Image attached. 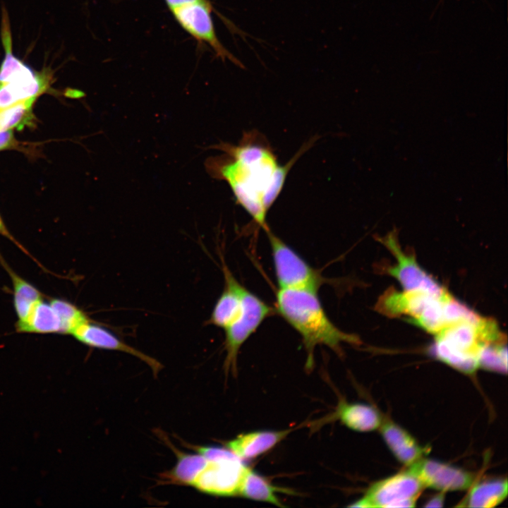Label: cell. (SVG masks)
<instances>
[{
    "label": "cell",
    "mask_w": 508,
    "mask_h": 508,
    "mask_svg": "<svg viewBox=\"0 0 508 508\" xmlns=\"http://www.w3.org/2000/svg\"><path fill=\"white\" fill-rule=\"evenodd\" d=\"M254 132L244 135L238 145L221 143L214 147L224 155L210 157L205 162L209 174L230 186L238 204L265 231L267 211L281 193L289 171L311 145L302 147L289 162L280 166L271 148L257 141Z\"/></svg>",
    "instance_id": "cell-1"
},
{
    "label": "cell",
    "mask_w": 508,
    "mask_h": 508,
    "mask_svg": "<svg viewBox=\"0 0 508 508\" xmlns=\"http://www.w3.org/2000/svg\"><path fill=\"white\" fill-rule=\"evenodd\" d=\"M274 310L301 337L307 353L306 368L309 370L313 367L316 346H326L340 355L343 343L359 342L356 335L343 332L329 320L318 292L279 289Z\"/></svg>",
    "instance_id": "cell-2"
},
{
    "label": "cell",
    "mask_w": 508,
    "mask_h": 508,
    "mask_svg": "<svg viewBox=\"0 0 508 508\" xmlns=\"http://www.w3.org/2000/svg\"><path fill=\"white\" fill-rule=\"evenodd\" d=\"M435 335V356L467 374L479 368L480 354L487 344L504 338L495 322L476 313L449 323Z\"/></svg>",
    "instance_id": "cell-3"
},
{
    "label": "cell",
    "mask_w": 508,
    "mask_h": 508,
    "mask_svg": "<svg viewBox=\"0 0 508 508\" xmlns=\"http://www.w3.org/2000/svg\"><path fill=\"white\" fill-rule=\"evenodd\" d=\"M205 457V462L190 486L198 491L218 497L238 495L247 466L226 447H194Z\"/></svg>",
    "instance_id": "cell-4"
},
{
    "label": "cell",
    "mask_w": 508,
    "mask_h": 508,
    "mask_svg": "<svg viewBox=\"0 0 508 508\" xmlns=\"http://www.w3.org/2000/svg\"><path fill=\"white\" fill-rule=\"evenodd\" d=\"M272 251L279 289L318 292L325 279L270 229L266 231Z\"/></svg>",
    "instance_id": "cell-5"
},
{
    "label": "cell",
    "mask_w": 508,
    "mask_h": 508,
    "mask_svg": "<svg viewBox=\"0 0 508 508\" xmlns=\"http://www.w3.org/2000/svg\"><path fill=\"white\" fill-rule=\"evenodd\" d=\"M274 311L258 296L244 289L241 312L236 320L224 329L226 357L224 368L226 375L229 373L234 375L236 374L237 358L241 346Z\"/></svg>",
    "instance_id": "cell-6"
},
{
    "label": "cell",
    "mask_w": 508,
    "mask_h": 508,
    "mask_svg": "<svg viewBox=\"0 0 508 508\" xmlns=\"http://www.w3.org/2000/svg\"><path fill=\"white\" fill-rule=\"evenodd\" d=\"M425 488L409 469L372 485L356 507H413Z\"/></svg>",
    "instance_id": "cell-7"
},
{
    "label": "cell",
    "mask_w": 508,
    "mask_h": 508,
    "mask_svg": "<svg viewBox=\"0 0 508 508\" xmlns=\"http://www.w3.org/2000/svg\"><path fill=\"white\" fill-rule=\"evenodd\" d=\"M209 0L192 2L170 10L176 21L193 38L210 46L222 61L229 60L243 67L242 63L219 41L212 18Z\"/></svg>",
    "instance_id": "cell-8"
},
{
    "label": "cell",
    "mask_w": 508,
    "mask_h": 508,
    "mask_svg": "<svg viewBox=\"0 0 508 508\" xmlns=\"http://www.w3.org/2000/svg\"><path fill=\"white\" fill-rule=\"evenodd\" d=\"M379 239L397 258V263L389 268L388 272L400 282L405 291L425 290L437 295L447 292L444 287L421 268L412 254H407L402 250L398 243L395 229Z\"/></svg>",
    "instance_id": "cell-9"
},
{
    "label": "cell",
    "mask_w": 508,
    "mask_h": 508,
    "mask_svg": "<svg viewBox=\"0 0 508 508\" xmlns=\"http://www.w3.org/2000/svg\"><path fill=\"white\" fill-rule=\"evenodd\" d=\"M424 488L440 492L459 491L473 485L472 474L461 468L423 457L408 468Z\"/></svg>",
    "instance_id": "cell-10"
},
{
    "label": "cell",
    "mask_w": 508,
    "mask_h": 508,
    "mask_svg": "<svg viewBox=\"0 0 508 508\" xmlns=\"http://www.w3.org/2000/svg\"><path fill=\"white\" fill-rule=\"evenodd\" d=\"M71 335L90 347L131 354L145 363L151 368L154 375H157L163 368L159 361L125 343L111 332L91 322L90 320L79 325Z\"/></svg>",
    "instance_id": "cell-11"
},
{
    "label": "cell",
    "mask_w": 508,
    "mask_h": 508,
    "mask_svg": "<svg viewBox=\"0 0 508 508\" xmlns=\"http://www.w3.org/2000/svg\"><path fill=\"white\" fill-rule=\"evenodd\" d=\"M224 289L217 301L207 323L225 329L238 317L242 309V298L246 289L223 263Z\"/></svg>",
    "instance_id": "cell-12"
},
{
    "label": "cell",
    "mask_w": 508,
    "mask_h": 508,
    "mask_svg": "<svg viewBox=\"0 0 508 508\" xmlns=\"http://www.w3.org/2000/svg\"><path fill=\"white\" fill-rule=\"evenodd\" d=\"M292 429L257 430L243 433L226 442L225 447L242 460L256 458L286 437Z\"/></svg>",
    "instance_id": "cell-13"
},
{
    "label": "cell",
    "mask_w": 508,
    "mask_h": 508,
    "mask_svg": "<svg viewBox=\"0 0 508 508\" xmlns=\"http://www.w3.org/2000/svg\"><path fill=\"white\" fill-rule=\"evenodd\" d=\"M379 428L386 445L401 464L409 467L423 457L425 448L398 424L382 421Z\"/></svg>",
    "instance_id": "cell-14"
},
{
    "label": "cell",
    "mask_w": 508,
    "mask_h": 508,
    "mask_svg": "<svg viewBox=\"0 0 508 508\" xmlns=\"http://www.w3.org/2000/svg\"><path fill=\"white\" fill-rule=\"evenodd\" d=\"M332 418L338 419L347 428L358 432H370L378 429L382 419L373 406L362 403L339 401Z\"/></svg>",
    "instance_id": "cell-15"
},
{
    "label": "cell",
    "mask_w": 508,
    "mask_h": 508,
    "mask_svg": "<svg viewBox=\"0 0 508 508\" xmlns=\"http://www.w3.org/2000/svg\"><path fill=\"white\" fill-rule=\"evenodd\" d=\"M47 86L46 74L38 73L11 83L0 82V110L20 101L35 98L44 92Z\"/></svg>",
    "instance_id": "cell-16"
},
{
    "label": "cell",
    "mask_w": 508,
    "mask_h": 508,
    "mask_svg": "<svg viewBox=\"0 0 508 508\" xmlns=\"http://www.w3.org/2000/svg\"><path fill=\"white\" fill-rule=\"evenodd\" d=\"M278 492H291L272 485L265 478L247 467L238 488V496L282 507L284 504L277 496Z\"/></svg>",
    "instance_id": "cell-17"
},
{
    "label": "cell",
    "mask_w": 508,
    "mask_h": 508,
    "mask_svg": "<svg viewBox=\"0 0 508 508\" xmlns=\"http://www.w3.org/2000/svg\"><path fill=\"white\" fill-rule=\"evenodd\" d=\"M0 263L8 272L13 285V306L18 320L23 322L28 316L34 306L41 300L42 294L32 284L16 273L5 262L0 255Z\"/></svg>",
    "instance_id": "cell-18"
},
{
    "label": "cell",
    "mask_w": 508,
    "mask_h": 508,
    "mask_svg": "<svg viewBox=\"0 0 508 508\" xmlns=\"http://www.w3.org/2000/svg\"><path fill=\"white\" fill-rule=\"evenodd\" d=\"M16 331L23 333L61 334L59 318L49 301H40L28 318L16 323Z\"/></svg>",
    "instance_id": "cell-19"
},
{
    "label": "cell",
    "mask_w": 508,
    "mask_h": 508,
    "mask_svg": "<svg viewBox=\"0 0 508 508\" xmlns=\"http://www.w3.org/2000/svg\"><path fill=\"white\" fill-rule=\"evenodd\" d=\"M462 506L490 508L498 505L507 496V480L492 479L472 485Z\"/></svg>",
    "instance_id": "cell-20"
},
{
    "label": "cell",
    "mask_w": 508,
    "mask_h": 508,
    "mask_svg": "<svg viewBox=\"0 0 508 508\" xmlns=\"http://www.w3.org/2000/svg\"><path fill=\"white\" fill-rule=\"evenodd\" d=\"M2 40L5 47V56L0 66V82L10 83L35 72L18 59L11 51V32L8 22H3Z\"/></svg>",
    "instance_id": "cell-21"
},
{
    "label": "cell",
    "mask_w": 508,
    "mask_h": 508,
    "mask_svg": "<svg viewBox=\"0 0 508 508\" xmlns=\"http://www.w3.org/2000/svg\"><path fill=\"white\" fill-rule=\"evenodd\" d=\"M35 98L17 102L0 110V131L22 129L32 123L34 116L32 107Z\"/></svg>",
    "instance_id": "cell-22"
},
{
    "label": "cell",
    "mask_w": 508,
    "mask_h": 508,
    "mask_svg": "<svg viewBox=\"0 0 508 508\" xmlns=\"http://www.w3.org/2000/svg\"><path fill=\"white\" fill-rule=\"evenodd\" d=\"M49 303L59 318L62 334H71L79 325L90 320L82 310L69 301L54 298Z\"/></svg>",
    "instance_id": "cell-23"
},
{
    "label": "cell",
    "mask_w": 508,
    "mask_h": 508,
    "mask_svg": "<svg viewBox=\"0 0 508 508\" xmlns=\"http://www.w3.org/2000/svg\"><path fill=\"white\" fill-rule=\"evenodd\" d=\"M505 338L487 344L481 351L479 357V368L499 373H506L507 353Z\"/></svg>",
    "instance_id": "cell-24"
},
{
    "label": "cell",
    "mask_w": 508,
    "mask_h": 508,
    "mask_svg": "<svg viewBox=\"0 0 508 508\" xmlns=\"http://www.w3.org/2000/svg\"><path fill=\"white\" fill-rule=\"evenodd\" d=\"M15 145L16 140L11 130L0 131V150L12 147Z\"/></svg>",
    "instance_id": "cell-25"
},
{
    "label": "cell",
    "mask_w": 508,
    "mask_h": 508,
    "mask_svg": "<svg viewBox=\"0 0 508 508\" xmlns=\"http://www.w3.org/2000/svg\"><path fill=\"white\" fill-rule=\"evenodd\" d=\"M0 235L3 236L4 237L8 238V240L11 241L16 246H17L21 250H23L25 254L28 255L30 257L32 258L28 250L13 237V236L11 234V232L8 231L7 227L6 226L5 224L4 223L1 216H0Z\"/></svg>",
    "instance_id": "cell-26"
},
{
    "label": "cell",
    "mask_w": 508,
    "mask_h": 508,
    "mask_svg": "<svg viewBox=\"0 0 508 508\" xmlns=\"http://www.w3.org/2000/svg\"><path fill=\"white\" fill-rule=\"evenodd\" d=\"M444 500L445 492H440L439 494L431 498L425 506L429 507H442L444 503Z\"/></svg>",
    "instance_id": "cell-27"
},
{
    "label": "cell",
    "mask_w": 508,
    "mask_h": 508,
    "mask_svg": "<svg viewBox=\"0 0 508 508\" xmlns=\"http://www.w3.org/2000/svg\"><path fill=\"white\" fill-rule=\"evenodd\" d=\"M203 0H164L169 10L183 6L186 4Z\"/></svg>",
    "instance_id": "cell-28"
}]
</instances>
